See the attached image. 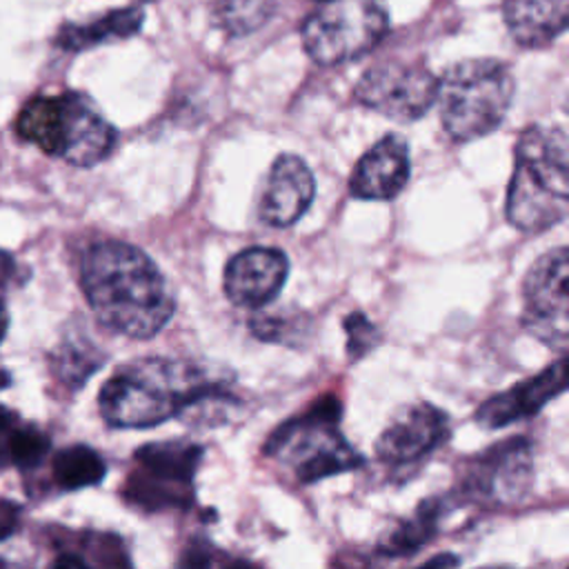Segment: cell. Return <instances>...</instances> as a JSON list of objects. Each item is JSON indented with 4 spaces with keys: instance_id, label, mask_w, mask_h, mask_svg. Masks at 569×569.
I'll return each instance as SVG.
<instances>
[{
    "instance_id": "cell-1",
    "label": "cell",
    "mask_w": 569,
    "mask_h": 569,
    "mask_svg": "<svg viewBox=\"0 0 569 569\" xmlns=\"http://www.w3.org/2000/svg\"><path fill=\"white\" fill-rule=\"evenodd\" d=\"M98 407L113 429H149L169 418L213 427L233 416L240 398L229 371L189 358L147 356L102 385Z\"/></svg>"
},
{
    "instance_id": "cell-2",
    "label": "cell",
    "mask_w": 569,
    "mask_h": 569,
    "mask_svg": "<svg viewBox=\"0 0 569 569\" xmlns=\"http://www.w3.org/2000/svg\"><path fill=\"white\" fill-rule=\"evenodd\" d=\"M80 284L100 325L133 340L160 333L176 311L162 271L142 249L122 240H100L84 251Z\"/></svg>"
},
{
    "instance_id": "cell-3",
    "label": "cell",
    "mask_w": 569,
    "mask_h": 569,
    "mask_svg": "<svg viewBox=\"0 0 569 569\" xmlns=\"http://www.w3.org/2000/svg\"><path fill=\"white\" fill-rule=\"evenodd\" d=\"M569 140L562 127L529 124L513 149V173L507 189L511 227L540 233L567 218Z\"/></svg>"
},
{
    "instance_id": "cell-4",
    "label": "cell",
    "mask_w": 569,
    "mask_h": 569,
    "mask_svg": "<svg viewBox=\"0 0 569 569\" xmlns=\"http://www.w3.org/2000/svg\"><path fill=\"white\" fill-rule=\"evenodd\" d=\"M16 131L47 156L76 167H93L107 160L118 142L113 124L89 96L78 91L31 98L18 113Z\"/></svg>"
},
{
    "instance_id": "cell-5",
    "label": "cell",
    "mask_w": 569,
    "mask_h": 569,
    "mask_svg": "<svg viewBox=\"0 0 569 569\" xmlns=\"http://www.w3.org/2000/svg\"><path fill=\"white\" fill-rule=\"evenodd\" d=\"M513 89V76L500 60L473 58L451 64L436 91L442 129L456 142L491 133L502 124Z\"/></svg>"
},
{
    "instance_id": "cell-6",
    "label": "cell",
    "mask_w": 569,
    "mask_h": 569,
    "mask_svg": "<svg viewBox=\"0 0 569 569\" xmlns=\"http://www.w3.org/2000/svg\"><path fill=\"white\" fill-rule=\"evenodd\" d=\"M336 396L318 398L305 413L282 422L264 442V453L287 467L300 485L362 467V456L340 431Z\"/></svg>"
},
{
    "instance_id": "cell-7",
    "label": "cell",
    "mask_w": 569,
    "mask_h": 569,
    "mask_svg": "<svg viewBox=\"0 0 569 569\" xmlns=\"http://www.w3.org/2000/svg\"><path fill=\"white\" fill-rule=\"evenodd\" d=\"M202 456V445L187 438L142 445L133 453L122 500L144 513L189 509L196 500L193 480Z\"/></svg>"
},
{
    "instance_id": "cell-8",
    "label": "cell",
    "mask_w": 569,
    "mask_h": 569,
    "mask_svg": "<svg viewBox=\"0 0 569 569\" xmlns=\"http://www.w3.org/2000/svg\"><path fill=\"white\" fill-rule=\"evenodd\" d=\"M389 33L387 0H322L302 24V44L322 67L369 53Z\"/></svg>"
},
{
    "instance_id": "cell-9",
    "label": "cell",
    "mask_w": 569,
    "mask_h": 569,
    "mask_svg": "<svg viewBox=\"0 0 569 569\" xmlns=\"http://www.w3.org/2000/svg\"><path fill=\"white\" fill-rule=\"evenodd\" d=\"M533 471V445L527 438H507L465 462L460 493L487 507L513 505L529 493Z\"/></svg>"
},
{
    "instance_id": "cell-10",
    "label": "cell",
    "mask_w": 569,
    "mask_h": 569,
    "mask_svg": "<svg viewBox=\"0 0 569 569\" xmlns=\"http://www.w3.org/2000/svg\"><path fill=\"white\" fill-rule=\"evenodd\" d=\"M438 78L422 62L385 60L369 67L353 96L360 104L396 122L422 118L436 102Z\"/></svg>"
},
{
    "instance_id": "cell-11",
    "label": "cell",
    "mask_w": 569,
    "mask_h": 569,
    "mask_svg": "<svg viewBox=\"0 0 569 569\" xmlns=\"http://www.w3.org/2000/svg\"><path fill=\"white\" fill-rule=\"evenodd\" d=\"M569 251L567 247L542 253L522 282V325L525 329L556 349L567 353L569 340Z\"/></svg>"
},
{
    "instance_id": "cell-12",
    "label": "cell",
    "mask_w": 569,
    "mask_h": 569,
    "mask_svg": "<svg viewBox=\"0 0 569 569\" xmlns=\"http://www.w3.org/2000/svg\"><path fill=\"white\" fill-rule=\"evenodd\" d=\"M449 416L431 402L402 407L376 440V456L387 467L418 465L449 440Z\"/></svg>"
},
{
    "instance_id": "cell-13",
    "label": "cell",
    "mask_w": 569,
    "mask_h": 569,
    "mask_svg": "<svg viewBox=\"0 0 569 569\" xmlns=\"http://www.w3.org/2000/svg\"><path fill=\"white\" fill-rule=\"evenodd\" d=\"M289 276V258L276 247L238 251L224 269V296L247 309H260L278 298Z\"/></svg>"
},
{
    "instance_id": "cell-14",
    "label": "cell",
    "mask_w": 569,
    "mask_h": 569,
    "mask_svg": "<svg viewBox=\"0 0 569 569\" xmlns=\"http://www.w3.org/2000/svg\"><path fill=\"white\" fill-rule=\"evenodd\" d=\"M567 382V353L542 369L538 376L527 378L502 393L487 398L473 413V420L485 429H500L511 422L536 416L549 400L565 391Z\"/></svg>"
},
{
    "instance_id": "cell-15",
    "label": "cell",
    "mask_w": 569,
    "mask_h": 569,
    "mask_svg": "<svg viewBox=\"0 0 569 569\" xmlns=\"http://www.w3.org/2000/svg\"><path fill=\"white\" fill-rule=\"evenodd\" d=\"M316 180L309 164L296 153L273 160L260 198V218L271 227H291L311 207Z\"/></svg>"
},
{
    "instance_id": "cell-16",
    "label": "cell",
    "mask_w": 569,
    "mask_h": 569,
    "mask_svg": "<svg viewBox=\"0 0 569 569\" xmlns=\"http://www.w3.org/2000/svg\"><path fill=\"white\" fill-rule=\"evenodd\" d=\"M409 144L398 133L382 136L356 164L349 191L358 200H391L409 182Z\"/></svg>"
},
{
    "instance_id": "cell-17",
    "label": "cell",
    "mask_w": 569,
    "mask_h": 569,
    "mask_svg": "<svg viewBox=\"0 0 569 569\" xmlns=\"http://www.w3.org/2000/svg\"><path fill=\"white\" fill-rule=\"evenodd\" d=\"M505 24L522 47H545L567 29L569 0H507Z\"/></svg>"
},
{
    "instance_id": "cell-18",
    "label": "cell",
    "mask_w": 569,
    "mask_h": 569,
    "mask_svg": "<svg viewBox=\"0 0 569 569\" xmlns=\"http://www.w3.org/2000/svg\"><path fill=\"white\" fill-rule=\"evenodd\" d=\"M144 11L140 7L111 9L87 22H64L56 33V44L67 51H84L111 40H124L142 29Z\"/></svg>"
},
{
    "instance_id": "cell-19",
    "label": "cell",
    "mask_w": 569,
    "mask_h": 569,
    "mask_svg": "<svg viewBox=\"0 0 569 569\" xmlns=\"http://www.w3.org/2000/svg\"><path fill=\"white\" fill-rule=\"evenodd\" d=\"M445 513V498L422 500L409 518L398 520L389 531H385V536L376 545V553L385 558H407L411 553H418L425 545H429L436 538Z\"/></svg>"
},
{
    "instance_id": "cell-20",
    "label": "cell",
    "mask_w": 569,
    "mask_h": 569,
    "mask_svg": "<svg viewBox=\"0 0 569 569\" xmlns=\"http://www.w3.org/2000/svg\"><path fill=\"white\" fill-rule=\"evenodd\" d=\"M104 360L107 353L87 336H67L51 353V371L67 389H80Z\"/></svg>"
},
{
    "instance_id": "cell-21",
    "label": "cell",
    "mask_w": 569,
    "mask_h": 569,
    "mask_svg": "<svg viewBox=\"0 0 569 569\" xmlns=\"http://www.w3.org/2000/svg\"><path fill=\"white\" fill-rule=\"evenodd\" d=\"M51 473L60 489L76 491L98 485L107 473V465L96 449L87 445H71L53 456Z\"/></svg>"
},
{
    "instance_id": "cell-22",
    "label": "cell",
    "mask_w": 569,
    "mask_h": 569,
    "mask_svg": "<svg viewBox=\"0 0 569 569\" xmlns=\"http://www.w3.org/2000/svg\"><path fill=\"white\" fill-rule=\"evenodd\" d=\"M276 0H211V20L224 33L240 38L258 31L276 13Z\"/></svg>"
},
{
    "instance_id": "cell-23",
    "label": "cell",
    "mask_w": 569,
    "mask_h": 569,
    "mask_svg": "<svg viewBox=\"0 0 569 569\" xmlns=\"http://www.w3.org/2000/svg\"><path fill=\"white\" fill-rule=\"evenodd\" d=\"M49 436L36 427L18 425L9 440V462L22 469L38 467L49 451Z\"/></svg>"
},
{
    "instance_id": "cell-24",
    "label": "cell",
    "mask_w": 569,
    "mask_h": 569,
    "mask_svg": "<svg viewBox=\"0 0 569 569\" xmlns=\"http://www.w3.org/2000/svg\"><path fill=\"white\" fill-rule=\"evenodd\" d=\"M249 329L258 340L293 345L296 338L305 336L302 318H291L282 313H256L249 320Z\"/></svg>"
},
{
    "instance_id": "cell-25",
    "label": "cell",
    "mask_w": 569,
    "mask_h": 569,
    "mask_svg": "<svg viewBox=\"0 0 569 569\" xmlns=\"http://www.w3.org/2000/svg\"><path fill=\"white\" fill-rule=\"evenodd\" d=\"M345 329H347V353L349 360H360L365 358L380 340L378 327L362 313L353 311L345 318Z\"/></svg>"
},
{
    "instance_id": "cell-26",
    "label": "cell",
    "mask_w": 569,
    "mask_h": 569,
    "mask_svg": "<svg viewBox=\"0 0 569 569\" xmlns=\"http://www.w3.org/2000/svg\"><path fill=\"white\" fill-rule=\"evenodd\" d=\"M20 425V418L0 405V467L9 465V440L13 429Z\"/></svg>"
},
{
    "instance_id": "cell-27",
    "label": "cell",
    "mask_w": 569,
    "mask_h": 569,
    "mask_svg": "<svg viewBox=\"0 0 569 569\" xmlns=\"http://www.w3.org/2000/svg\"><path fill=\"white\" fill-rule=\"evenodd\" d=\"M18 513L20 509L13 502H0V540L11 536L18 522Z\"/></svg>"
},
{
    "instance_id": "cell-28",
    "label": "cell",
    "mask_w": 569,
    "mask_h": 569,
    "mask_svg": "<svg viewBox=\"0 0 569 569\" xmlns=\"http://www.w3.org/2000/svg\"><path fill=\"white\" fill-rule=\"evenodd\" d=\"M16 260L11 253L0 249V287H7L11 282V278L16 276Z\"/></svg>"
},
{
    "instance_id": "cell-29",
    "label": "cell",
    "mask_w": 569,
    "mask_h": 569,
    "mask_svg": "<svg viewBox=\"0 0 569 569\" xmlns=\"http://www.w3.org/2000/svg\"><path fill=\"white\" fill-rule=\"evenodd\" d=\"M7 329H9V313H7V307H4V302L0 300V342L4 340V333H7Z\"/></svg>"
},
{
    "instance_id": "cell-30",
    "label": "cell",
    "mask_w": 569,
    "mask_h": 569,
    "mask_svg": "<svg viewBox=\"0 0 569 569\" xmlns=\"http://www.w3.org/2000/svg\"><path fill=\"white\" fill-rule=\"evenodd\" d=\"M458 558H449V556H438L433 560H429V565H456Z\"/></svg>"
},
{
    "instance_id": "cell-31",
    "label": "cell",
    "mask_w": 569,
    "mask_h": 569,
    "mask_svg": "<svg viewBox=\"0 0 569 569\" xmlns=\"http://www.w3.org/2000/svg\"><path fill=\"white\" fill-rule=\"evenodd\" d=\"M7 385H9V373L0 369V389H2V387H7Z\"/></svg>"
},
{
    "instance_id": "cell-32",
    "label": "cell",
    "mask_w": 569,
    "mask_h": 569,
    "mask_svg": "<svg viewBox=\"0 0 569 569\" xmlns=\"http://www.w3.org/2000/svg\"><path fill=\"white\" fill-rule=\"evenodd\" d=\"M142 2H156V0H142Z\"/></svg>"
},
{
    "instance_id": "cell-33",
    "label": "cell",
    "mask_w": 569,
    "mask_h": 569,
    "mask_svg": "<svg viewBox=\"0 0 569 569\" xmlns=\"http://www.w3.org/2000/svg\"><path fill=\"white\" fill-rule=\"evenodd\" d=\"M318 2H322V0H318Z\"/></svg>"
}]
</instances>
